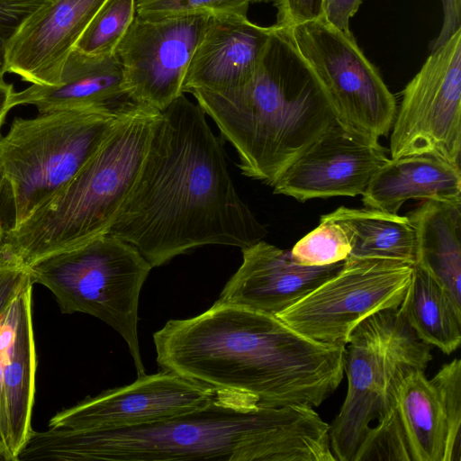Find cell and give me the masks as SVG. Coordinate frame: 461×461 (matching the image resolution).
Segmentation results:
<instances>
[{
	"label": "cell",
	"mask_w": 461,
	"mask_h": 461,
	"mask_svg": "<svg viewBox=\"0 0 461 461\" xmlns=\"http://www.w3.org/2000/svg\"><path fill=\"white\" fill-rule=\"evenodd\" d=\"M108 233L157 267L205 245L249 247L267 230L239 195L205 113L183 94L161 112L140 173Z\"/></svg>",
	"instance_id": "cell-1"
},
{
	"label": "cell",
	"mask_w": 461,
	"mask_h": 461,
	"mask_svg": "<svg viewBox=\"0 0 461 461\" xmlns=\"http://www.w3.org/2000/svg\"><path fill=\"white\" fill-rule=\"evenodd\" d=\"M23 460L335 461L330 425L307 404L267 407L216 391L205 406L142 425L32 432Z\"/></svg>",
	"instance_id": "cell-2"
},
{
	"label": "cell",
	"mask_w": 461,
	"mask_h": 461,
	"mask_svg": "<svg viewBox=\"0 0 461 461\" xmlns=\"http://www.w3.org/2000/svg\"><path fill=\"white\" fill-rule=\"evenodd\" d=\"M163 370L259 404L320 406L341 383L345 347L314 341L274 314L218 300L153 335Z\"/></svg>",
	"instance_id": "cell-3"
},
{
	"label": "cell",
	"mask_w": 461,
	"mask_h": 461,
	"mask_svg": "<svg viewBox=\"0 0 461 461\" xmlns=\"http://www.w3.org/2000/svg\"><path fill=\"white\" fill-rule=\"evenodd\" d=\"M189 93L235 149L241 174L270 186L336 121L323 85L276 24L249 82Z\"/></svg>",
	"instance_id": "cell-4"
},
{
	"label": "cell",
	"mask_w": 461,
	"mask_h": 461,
	"mask_svg": "<svg viewBox=\"0 0 461 461\" xmlns=\"http://www.w3.org/2000/svg\"><path fill=\"white\" fill-rule=\"evenodd\" d=\"M161 112L134 103L77 174L22 223L4 252L25 267L109 232L144 164Z\"/></svg>",
	"instance_id": "cell-5"
},
{
	"label": "cell",
	"mask_w": 461,
	"mask_h": 461,
	"mask_svg": "<svg viewBox=\"0 0 461 461\" xmlns=\"http://www.w3.org/2000/svg\"><path fill=\"white\" fill-rule=\"evenodd\" d=\"M129 106L116 112L57 110L13 121L0 138V171L13 212L10 227L25 221L77 174Z\"/></svg>",
	"instance_id": "cell-6"
},
{
	"label": "cell",
	"mask_w": 461,
	"mask_h": 461,
	"mask_svg": "<svg viewBox=\"0 0 461 461\" xmlns=\"http://www.w3.org/2000/svg\"><path fill=\"white\" fill-rule=\"evenodd\" d=\"M27 268L32 284L50 290L62 313H86L117 331L128 345L138 376L146 375L138 309L152 267L133 245L106 233L43 257Z\"/></svg>",
	"instance_id": "cell-7"
},
{
	"label": "cell",
	"mask_w": 461,
	"mask_h": 461,
	"mask_svg": "<svg viewBox=\"0 0 461 461\" xmlns=\"http://www.w3.org/2000/svg\"><path fill=\"white\" fill-rule=\"evenodd\" d=\"M346 346L348 392L330 425V448L336 461H355L372 422L387 411L395 380L407 369L425 370L432 359L431 346L416 336L400 306L362 321Z\"/></svg>",
	"instance_id": "cell-8"
},
{
	"label": "cell",
	"mask_w": 461,
	"mask_h": 461,
	"mask_svg": "<svg viewBox=\"0 0 461 461\" xmlns=\"http://www.w3.org/2000/svg\"><path fill=\"white\" fill-rule=\"evenodd\" d=\"M286 29L326 89L336 121L372 140L386 136L396 114L395 97L351 32L338 30L323 19Z\"/></svg>",
	"instance_id": "cell-9"
},
{
	"label": "cell",
	"mask_w": 461,
	"mask_h": 461,
	"mask_svg": "<svg viewBox=\"0 0 461 461\" xmlns=\"http://www.w3.org/2000/svg\"><path fill=\"white\" fill-rule=\"evenodd\" d=\"M413 268L393 259L348 257L334 276L276 316L314 341L346 347L362 321L401 305Z\"/></svg>",
	"instance_id": "cell-10"
},
{
	"label": "cell",
	"mask_w": 461,
	"mask_h": 461,
	"mask_svg": "<svg viewBox=\"0 0 461 461\" xmlns=\"http://www.w3.org/2000/svg\"><path fill=\"white\" fill-rule=\"evenodd\" d=\"M391 130L390 158L429 154L460 166L461 28L407 84Z\"/></svg>",
	"instance_id": "cell-11"
},
{
	"label": "cell",
	"mask_w": 461,
	"mask_h": 461,
	"mask_svg": "<svg viewBox=\"0 0 461 461\" xmlns=\"http://www.w3.org/2000/svg\"><path fill=\"white\" fill-rule=\"evenodd\" d=\"M210 17L135 15L115 51L123 90L132 101L162 112L184 94L186 71Z\"/></svg>",
	"instance_id": "cell-12"
},
{
	"label": "cell",
	"mask_w": 461,
	"mask_h": 461,
	"mask_svg": "<svg viewBox=\"0 0 461 461\" xmlns=\"http://www.w3.org/2000/svg\"><path fill=\"white\" fill-rule=\"evenodd\" d=\"M424 371L410 368L395 380L390 406L355 461H449L445 408Z\"/></svg>",
	"instance_id": "cell-13"
},
{
	"label": "cell",
	"mask_w": 461,
	"mask_h": 461,
	"mask_svg": "<svg viewBox=\"0 0 461 461\" xmlns=\"http://www.w3.org/2000/svg\"><path fill=\"white\" fill-rule=\"evenodd\" d=\"M216 391L163 370L138 376L132 384L86 397L57 412L48 427L100 430L133 427L180 415L207 405Z\"/></svg>",
	"instance_id": "cell-14"
},
{
	"label": "cell",
	"mask_w": 461,
	"mask_h": 461,
	"mask_svg": "<svg viewBox=\"0 0 461 461\" xmlns=\"http://www.w3.org/2000/svg\"><path fill=\"white\" fill-rule=\"evenodd\" d=\"M389 158L378 141L335 121L280 176L274 194L299 202L363 194Z\"/></svg>",
	"instance_id": "cell-15"
},
{
	"label": "cell",
	"mask_w": 461,
	"mask_h": 461,
	"mask_svg": "<svg viewBox=\"0 0 461 461\" xmlns=\"http://www.w3.org/2000/svg\"><path fill=\"white\" fill-rule=\"evenodd\" d=\"M106 0H50L13 38L7 71L38 86L59 84L64 63Z\"/></svg>",
	"instance_id": "cell-16"
},
{
	"label": "cell",
	"mask_w": 461,
	"mask_h": 461,
	"mask_svg": "<svg viewBox=\"0 0 461 461\" xmlns=\"http://www.w3.org/2000/svg\"><path fill=\"white\" fill-rule=\"evenodd\" d=\"M241 252L242 263L218 301L274 315L334 276L344 263L302 266L293 260L290 250L263 240L241 249Z\"/></svg>",
	"instance_id": "cell-17"
},
{
	"label": "cell",
	"mask_w": 461,
	"mask_h": 461,
	"mask_svg": "<svg viewBox=\"0 0 461 461\" xmlns=\"http://www.w3.org/2000/svg\"><path fill=\"white\" fill-rule=\"evenodd\" d=\"M273 29L247 16H211L186 71L183 93L245 85L254 76Z\"/></svg>",
	"instance_id": "cell-18"
},
{
	"label": "cell",
	"mask_w": 461,
	"mask_h": 461,
	"mask_svg": "<svg viewBox=\"0 0 461 461\" xmlns=\"http://www.w3.org/2000/svg\"><path fill=\"white\" fill-rule=\"evenodd\" d=\"M31 278L0 313V364L9 425V461L19 455L32 436L35 396L36 350L32 318Z\"/></svg>",
	"instance_id": "cell-19"
},
{
	"label": "cell",
	"mask_w": 461,
	"mask_h": 461,
	"mask_svg": "<svg viewBox=\"0 0 461 461\" xmlns=\"http://www.w3.org/2000/svg\"><path fill=\"white\" fill-rule=\"evenodd\" d=\"M122 68L117 56H89L73 49L61 70L59 84L31 86L14 92L13 108L32 105L39 113L91 109L116 112L135 103L122 87Z\"/></svg>",
	"instance_id": "cell-20"
},
{
	"label": "cell",
	"mask_w": 461,
	"mask_h": 461,
	"mask_svg": "<svg viewBox=\"0 0 461 461\" xmlns=\"http://www.w3.org/2000/svg\"><path fill=\"white\" fill-rule=\"evenodd\" d=\"M411 199L461 203L460 166L429 154L389 158L362 194L366 208L391 213Z\"/></svg>",
	"instance_id": "cell-21"
},
{
	"label": "cell",
	"mask_w": 461,
	"mask_h": 461,
	"mask_svg": "<svg viewBox=\"0 0 461 461\" xmlns=\"http://www.w3.org/2000/svg\"><path fill=\"white\" fill-rule=\"evenodd\" d=\"M415 231L416 263L461 304V203L423 201L407 215Z\"/></svg>",
	"instance_id": "cell-22"
},
{
	"label": "cell",
	"mask_w": 461,
	"mask_h": 461,
	"mask_svg": "<svg viewBox=\"0 0 461 461\" xmlns=\"http://www.w3.org/2000/svg\"><path fill=\"white\" fill-rule=\"evenodd\" d=\"M400 309L416 336L450 355L461 343V304L427 270L414 266Z\"/></svg>",
	"instance_id": "cell-23"
},
{
	"label": "cell",
	"mask_w": 461,
	"mask_h": 461,
	"mask_svg": "<svg viewBox=\"0 0 461 461\" xmlns=\"http://www.w3.org/2000/svg\"><path fill=\"white\" fill-rule=\"evenodd\" d=\"M330 214L346 223L352 232L348 257L387 258L415 265V231L407 216L344 206Z\"/></svg>",
	"instance_id": "cell-24"
},
{
	"label": "cell",
	"mask_w": 461,
	"mask_h": 461,
	"mask_svg": "<svg viewBox=\"0 0 461 461\" xmlns=\"http://www.w3.org/2000/svg\"><path fill=\"white\" fill-rule=\"evenodd\" d=\"M135 15L136 0H106L74 49L89 56L114 55Z\"/></svg>",
	"instance_id": "cell-25"
},
{
	"label": "cell",
	"mask_w": 461,
	"mask_h": 461,
	"mask_svg": "<svg viewBox=\"0 0 461 461\" xmlns=\"http://www.w3.org/2000/svg\"><path fill=\"white\" fill-rule=\"evenodd\" d=\"M352 249V232L343 221L330 213L290 250L293 260L302 266L321 267L344 261Z\"/></svg>",
	"instance_id": "cell-26"
},
{
	"label": "cell",
	"mask_w": 461,
	"mask_h": 461,
	"mask_svg": "<svg viewBox=\"0 0 461 461\" xmlns=\"http://www.w3.org/2000/svg\"><path fill=\"white\" fill-rule=\"evenodd\" d=\"M250 0H137L136 14L148 19L190 15L247 16Z\"/></svg>",
	"instance_id": "cell-27"
},
{
	"label": "cell",
	"mask_w": 461,
	"mask_h": 461,
	"mask_svg": "<svg viewBox=\"0 0 461 461\" xmlns=\"http://www.w3.org/2000/svg\"><path fill=\"white\" fill-rule=\"evenodd\" d=\"M445 408L449 461L461 460V360L444 364L431 379Z\"/></svg>",
	"instance_id": "cell-28"
},
{
	"label": "cell",
	"mask_w": 461,
	"mask_h": 461,
	"mask_svg": "<svg viewBox=\"0 0 461 461\" xmlns=\"http://www.w3.org/2000/svg\"><path fill=\"white\" fill-rule=\"evenodd\" d=\"M50 0H0V83L7 71L9 45L25 21Z\"/></svg>",
	"instance_id": "cell-29"
},
{
	"label": "cell",
	"mask_w": 461,
	"mask_h": 461,
	"mask_svg": "<svg viewBox=\"0 0 461 461\" xmlns=\"http://www.w3.org/2000/svg\"><path fill=\"white\" fill-rule=\"evenodd\" d=\"M276 8V25L289 28L305 22L321 19L323 0H273Z\"/></svg>",
	"instance_id": "cell-30"
},
{
	"label": "cell",
	"mask_w": 461,
	"mask_h": 461,
	"mask_svg": "<svg viewBox=\"0 0 461 461\" xmlns=\"http://www.w3.org/2000/svg\"><path fill=\"white\" fill-rule=\"evenodd\" d=\"M29 279L27 267L4 252L0 257V313Z\"/></svg>",
	"instance_id": "cell-31"
},
{
	"label": "cell",
	"mask_w": 461,
	"mask_h": 461,
	"mask_svg": "<svg viewBox=\"0 0 461 461\" xmlns=\"http://www.w3.org/2000/svg\"><path fill=\"white\" fill-rule=\"evenodd\" d=\"M363 0H323V19L327 23L345 32H350L349 19L354 16Z\"/></svg>",
	"instance_id": "cell-32"
},
{
	"label": "cell",
	"mask_w": 461,
	"mask_h": 461,
	"mask_svg": "<svg viewBox=\"0 0 461 461\" xmlns=\"http://www.w3.org/2000/svg\"><path fill=\"white\" fill-rule=\"evenodd\" d=\"M443 23L438 35L429 43L430 52L442 46L461 28V0H441Z\"/></svg>",
	"instance_id": "cell-33"
},
{
	"label": "cell",
	"mask_w": 461,
	"mask_h": 461,
	"mask_svg": "<svg viewBox=\"0 0 461 461\" xmlns=\"http://www.w3.org/2000/svg\"><path fill=\"white\" fill-rule=\"evenodd\" d=\"M14 92L13 84L6 83L5 81L0 83V138L2 137L1 130L5 118L9 111L13 108L11 99Z\"/></svg>",
	"instance_id": "cell-34"
},
{
	"label": "cell",
	"mask_w": 461,
	"mask_h": 461,
	"mask_svg": "<svg viewBox=\"0 0 461 461\" xmlns=\"http://www.w3.org/2000/svg\"><path fill=\"white\" fill-rule=\"evenodd\" d=\"M5 228H4V224H3V221H2V218L0 216V257L3 255L4 251H3V241H4V237H5Z\"/></svg>",
	"instance_id": "cell-35"
},
{
	"label": "cell",
	"mask_w": 461,
	"mask_h": 461,
	"mask_svg": "<svg viewBox=\"0 0 461 461\" xmlns=\"http://www.w3.org/2000/svg\"><path fill=\"white\" fill-rule=\"evenodd\" d=\"M4 189H5V181H4L2 173L0 171V194L3 192Z\"/></svg>",
	"instance_id": "cell-36"
},
{
	"label": "cell",
	"mask_w": 461,
	"mask_h": 461,
	"mask_svg": "<svg viewBox=\"0 0 461 461\" xmlns=\"http://www.w3.org/2000/svg\"><path fill=\"white\" fill-rule=\"evenodd\" d=\"M251 3H265V2H269V1H272V0H250Z\"/></svg>",
	"instance_id": "cell-37"
},
{
	"label": "cell",
	"mask_w": 461,
	"mask_h": 461,
	"mask_svg": "<svg viewBox=\"0 0 461 461\" xmlns=\"http://www.w3.org/2000/svg\"><path fill=\"white\" fill-rule=\"evenodd\" d=\"M0 461H4L2 454H1V450H0Z\"/></svg>",
	"instance_id": "cell-38"
}]
</instances>
